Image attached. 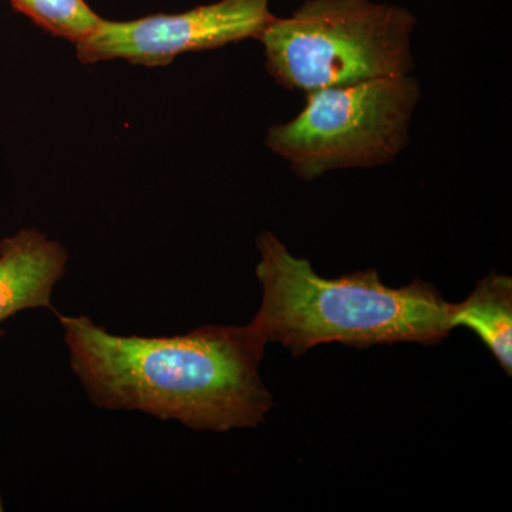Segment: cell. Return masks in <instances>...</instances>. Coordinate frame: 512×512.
I'll use <instances>...</instances> for the list:
<instances>
[{"label":"cell","mask_w":512,"mask_h":512,"mask_svg":"<svg viewBox=\"0 0 512 512\" xmlns=\"http://www.w3.org/2000/svg\"><path fill=\"white\" fill-rule=\"evenodd\" d=\"M305 97L301 113L268 128L265 146L296 177L315 181L330 171L393 163L409 144L421 89L409 74L328 87Z\"/></svg>","instance_id":"cell-4"},{"label":"cell","mask_w":512,"mask_h":512,"mask_svg":"<svg viewBox=\"0 0 512 512\" xmlns=\"http://www.w3.org/2000/svg\"><path fill=\"white\" fill-rule=\"evenodd\" d=\"M450 328L473 330L505 373H512V279L491 272L460 303H450Z\"/></svg>","instance_id":"cell-7"},{"label":"cell","mask_w":512,"mask_h":512,"mask_svg":"<svg viewBox=\"0 0 512 512\" xmlns=\"http://www.w3.org/2000/svg\"><path fill=\"white\" fill-rule=\"evenodd\" d=\"M69 254L36 229L0 241V325L37 308L52 309L53 289L66 274ZM5 330L0 328V338Z\"/></svg>","instance_id":"cell-6"},{"label":"cell","mask_w":512,"mask_h":512,"mask_svg":"<svg viewBox=\"0 0 512 512\" xmlns=\"http://www.w3.org/2000/svg\"><path fill=\"white\" fill-rule=\"evenodd\" d=\"M256 247L262 302L251 323L266 342L279 343L293 357L328 343L436 346L450 335V302L429 282L389 288L376 269L323 278L271 231L259 235Z\"/></svg>","instance_id":"cell-2"},{"label":"cell","mask_w":512,"mask_h":512,"mask_svg":"<svg viewBox=\"0 0 512 512\" xmlns=\"http://www.w3.org/2000/svg\"><path fill=\"white\" fill-rule=\"evenodd\" d=\"M9 3L49 35L74 45L92 35L101 20L86 0H9Z\"/></svg>","instance_id":"cell-8"},{"label":"cell","mask_w":512,"mask_h":512,"mask_svg":"<svg viewBox=\"0 0 512 512\" xmlns=\"http://www.w3.org/2000/svg\"><path fill=\"white\" fill-rule=\"evenodd\" d=\"M57 318L70 367L100 409L215 433L255 429L272 409L259 375L268 342L252 323L146 338L113 335L87 316Z\"/></svg>","instance_id":"cell-1"},{"label":"cell","mask_w":512,"mask_h":512,"mask_svg":"<svg viewBox=\"0 0 512 512\" xmlns=\"http://www.w3.org/2000/svg\"><path fill=\"white\" fill-rule=\"evenodd\" d=\"M271 0H218L177 15L111 22L101 19L96 30L76 45L83 64L126 60L140 66H167L184 53L220 49L258 39L275 18Z\"/></svg>","instance_id":"cell-5"},{"label":"cell","mask_w":512,"mask_h":512,"mask_svg":"<svg viewBox=\"0 0 512 512\" xmlns=\"http://www.w3.org/2000/svg\"><path fill=\"white\" fill-rule=\"evenodd\" d=\"M409 9L375 0H305L275 16L258 42L279 86L308 94L328 87L413 74Z\"/></svg>","instance_id":"cell-3"}]
</instances>
